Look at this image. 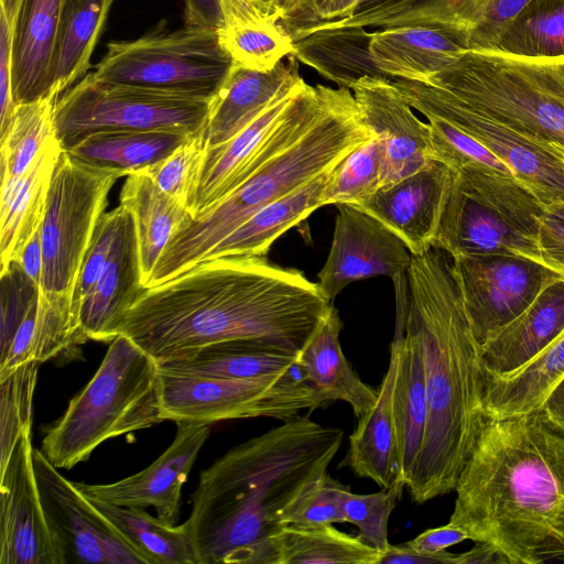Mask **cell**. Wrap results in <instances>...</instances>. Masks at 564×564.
Returning a JSON list of instances; mask_svg holds the SVG:
<instances>
[{"mask_svg":"<svg viewBox=\"0 0 564 564\" xmlns=\"http://www.w3.org/2000/svg\"><path fill=\"white\" fill-rule=\"evenodd\" d=\"M332 304L316 282L267 256L214 258L145 288L119 335L159 365L231 340H263L300 352Z\"/></svg>","mask_w":564,"mask_h":564,"instance_id":"1","label":"cell"},{"mask_svg":"<svg viewBox=\"0 0 564 564\" xmlns=\"http://www.w3.org/2000/svg\"><path fill=\"white\" fill-rule=\"evenodd\" d=\"M449 522L508 563L564 562V433L538 411L487 419Z\"/></svg>","mask_w":564,"mask_h":564,"instance_id":"2","label":"cell"},{"mask_svg":"<svg viewBox=\"0 0 564 564\" xmlns=\"http://www.w3.org/2000/svg\"><path fill=\"white\" fill-rule=\"evenodd\" d=\"M406 276L404 334L420 349L429 405L424 443L406 489L424 503L455 489L487 421L486 375L453 257L436 247L412 254Z\"/></svg>","mask_w":564,"mask_h":564,"instance_id":"3","label":"cell"},{"mask_svg":"<svg viewBox=\"0 0 564 564\" xmlns=\"http://www.w3.org/2000/svg\"><path fill=\"white\" fill-rule=\"evenodd\" d=\"M343 436L297 414L203 470L187 519L197 564H260L282 511L327 471Z\"/></svg>","mask_w":564,"mask_h":564,"instance_id":"4","label":"cell"},{"mask_svg":"<svg viewBox=\"0 0 564 564\" xmlns=\"http://www.w3.org/2000/svg\"><path fill=\"white\" fill-rule=\"evenodd\" d=\"M372 135L350 89L304 83L269 133L253 171L170 240L147 286L204 261L258 209L334 167Z\"/></svg>","mask_w":564,"mask_h":564,"instance_id":"5","label":"cell"},{"mask_svg":"<svg viewBox=\"0 0 564 564\" xmlns=\"http://www.w3.org/2000/svg\"><path fill=\"white\" fill-rule=\"evenodd\" d=\"M159 369L153 357L118 335L95 375L46 431L41 451L58 469H70L104 442L164 421Z\"/></svg>","mask_w":564,"mask_h":564,"instance_id":"6","label":"cell"},{"mask_svg":"<svg viewBox=\"0 0 564 564\" xmlns=\"http://www.w3.org/2000/svg\"><path fill=\"white\" fill-rule=\"evenodd\" d=\"M425 84L523 133L564 148V58L469 51Z\"/></svg>","mask_w":564,"mask_h":564,"instance_id":"7","label":"cell"},{"mask_svg":"<svg viewBox=\"0 0 564 564\" xmlns=\"http://www.w3.org/2000/svg\"><path fill=\"white\" fill-rule=\"evenodd\" d=\"M544 210L540 198L514 176L475 169L453 171L434 247L452 257L511 254L541 262Z\"/></svg>","mask_w":564,"mask_h":564,"instance_id":"8","label":"cell"},{"mask_svg":"<svg viewBox=\"0 0 564 564\" xmlns=\"http://www.w3.org/2000/svg\"><path fill=\"white\" fill-rule=\"evenodd\" d=\"M210 100L100 79L89 73L54 107L55 137L64 151L99 132L164 130L200 134Z\"/></svg>","mask_w":564,"mask_h":564,"instance_id":"9","label":"cell"},{"mask_svg":"<svg viewBox=\"0 0 564 564\" xmlns=\"http://www.w3.org/2000/svg\"><path fill=\"white\" fill-rule=\"evenodd\" d=\"M163 420L213 424L219 421L273 417L285 421L302 410L332 401L316 389L296 364L285 373L236 379L199 375L160 366Z\"/></svg>","mask_w":564,"mask_h":564,"instance_id":"10","label":"cell"},{"mask_svg":"<svg viewBox=\"0 0 564 564\" xmlns=\"http://www.w3.org/2000/svg\"><path fill=\"white\" fill-rule=\"evenodd\" d=\"M234 65L218 31L185 26L109 43L94 75L212 101Z\"/></svg>","mask_w":564,"mask_h":564,"instance_id":"11","label":"cell"},{"mask_svg":"<svg viewBox=\"0 0 564 564\" xmlns=\"http://www.w3.org/2000/svg\"><path fill=\"white\" fill-rule=\"evenodd\" d=\"M118 178L112 172L74 160L63 150L51 178L40 228L41 293L74 294L108 194Z\"/></svg>","mask_w":564,"mask_h":564,"instance_id":"12","label":"cell"},{"mask_svg":"<svg viewBox=\"0 0 564 564\" xmlns=\"http://www.w3.org/2000/svg\"><path fill=\"white\" fill-rule=\"evenodd\" d=\"M392 83L413 109L445 120L495 153L545 206L564 203L557 145L523 133L438 87L405 79Z\"/></svg>","mask_w":564,"mask_h":564,"instance_id":"13","label":"cell"},{"mask_svg":"<svg viewBox=\"0 0 564 564\" xmlns=\"http://www.w3.org/2000/svg\"><path fill=\"white\" fill-rule=\"evenodd\" d=\"M33 467L50 530L64 564H147L76 482L62 476L41 449Z\"/></svg>","mask_w":564,"mask_h":564,"instance_id":"14","label":"cell"},{"mask_svg":"<svg viewBox=\"0 0 564 564\" xmlns=\"http://www.w3.org/2000/svg\"><path fill=\"white\" fill-rule=\"evenodd\" d=\"M464 305L480 345L520 315L561 276L542 262L511 254L453 257Z\"/></svg>","mask_w":564,"mask_h":564,"instance_id":"15","label":"cell"},{"mask_svg":"<svg viewBox=\"0 0 564 564\" xmlns=\"http://www.w3.org/2000/svg\"><path fill=\"white\" fill-rule=\"evenodd\" d=\"M31 429L0 468V564H64L33 467Z\"/></svg>","mask_w":564,"mask_h":564,"instance_id":"16","label":"cell"},{"mask_svg":"<svg viewBox=\"0 0 564 564\" xmlns=\"http://www.w3.org/2000/svg\"><path fill=\"white\" fill-rule=\"evenodd\" d=\"M334 236L316 282L333 303L348 284L379 275H406L412 253L394 232L350 204L337 205Z\"/></svg>","mask_w":564,"mask_h":564,"instance_id":"17","label":"cell"},{"mask_svg":"<svg viewBox=\"0 0 564 564\" xmlns=\"http://www.w3.org/2000/svg\"><path fill=\"white\" fill-rule=\"evenodd\" d=\"M172 444L143 470L106 485L76 482L91 500L121 507L148 508L164 522L175 524L182 487L210 434V424L176 423Z\"/></svg>","mask_w":564,"mask_h":564,"instance_id":"18","label":"cell"},{"mask_svg":"<svg viewBox=\"0 0 564 564\" xmlns=\"http://www.w3.org/2000/svg\"><path fill=\"white\" fill-rule=\"evenodd\" d=\"M351 91L365 123L386 145L381 188L415 173L434 159L429 122L413 113L391 79L364 77Z\"/></svg>","mask_w":564,"mask_h":564,"instance_id":"19","label":"cell"},{"mask_svg":"<svg viewBox=\"0 0 564 564\" xmlns=\"http://www.w3.org/2000/svg\"><path fill=\"white\" fill-rule=\"evenodd\" d=\"M452 178L453 171L433 159L415 173L354 206L394 232L413 256L422 254L434 247Z\"/></svg>","mask_w":564,"mask_h":564,"instance_id":"20","label":"cell"},{"mask_svg":"<svg viewBox=\"0 0 564 564\" xmlns=\"http://www.w3.org/2000/svg\"><path fill=\"white\" fill-rule=\"evenodd\" d=\"M369 52L390 79L427 83L466 52V30L457 23L416 24L371 32Z\"/></svg>","mask_w":564,"mask_h":564,"instance_id":"21","label":"cell"},{"mask_svg":"<svg viewBox=\"0 0 564 564\" xmlns=\"http://www.w3.org/2000/svg\"><path fill=\"white\" fill-rule=\"evenodd\" d=\"M144 289L135 225L127 208L109 259L80 302L79 322L87 339L111 343Z\"/></svg>","mask_w":564,"mask_h":564,"instance_id":"22","label":"cell"},{"mask_svg":"<svg viewBox=\"0 0 564 564\" xmlns=\"http://www.w3.org/2000/svg\"><path fill=\"white\" fill-rule=\"evenodd\" d=\"M304 83L302 79L294 88L279 96L227 142L205 148L186 203L193 219L216 205L246 180L264 140Z\"/></svg>","mask_w":564,"mask_h":564,"instance_id":"23","label":"cell"},{"mask_svg":"<svg viewBox=\"0 0 564 564\" xmlns=\"http://www.w3.org/2000/svg\"><path fill=\"white\" fill-rule=\"evenodd\" d=\"M270 70L234 65L224 85L210 102L202 132L205 148L220 145L252 122L279 96L294 88L303 78L292 56Z\"/></svg>","mask_w":564,"mask_h":564,"instance_id":"24","label":"cell"},{"mask_svg":"<svg viewBox=\"0 0 564 564\" xmlns=\"http://www.w3.org/2000/svg\"><path fill=\"white\" fill-rule=\"evenodd\" d=\"M564 332V279L545 286L534 301L481 345L486 379L509 376L542 352Z\"/></svg>","mask_w":564,"mask_h":564,"instance_id":"25","label":"cell"},{"mask_svg":"<svg viewBox=\"0 0 564 564\" xmlns=\"http://www.w3.org/2000/svg\"><path fill=\"white\" fill-rule=\"evenodd\" d=\"M64 2H20L12 48V91L15 105L48 96V77Z\"/></svg>","mask_w":564,"mask_h":564,"instance_id":"26","label":"cell"},{"mask_svg":"<svg viewBox=\"0 0 564 564\" xmlns=\"http://www.w3.org/2000/svg\"><path fill=\"white\" fill-rule=\"evenodd\" d=\"M62 152L55 134L52 135L20 180L1 184L0 270L19 258L41 228L51 178Z\"/></svg>","mask_w":564,"mask_h":564,"instance_id":"27","label":"cell"},{"mask_svg":"<svg viewBox=\"0 0 564 564\" xmlns=\"http://www.w3.org/2000/svg\"><path fill=\"white\" fill-rule=\"evenodd\" d=\"M219 42L235 65L267 72L291 55L293 41L282 14L257 0H220Z\"/></svg>","mask_w":564,"mask_h":564,"instance_id":"28","label":"cell"},{"mask_svg":"<svg viewBox=\"0 0 564 564\" xmlns=\"http://www.w3.org/2000/svg\"><path fill=\"white\" fill-rule=\"evenodd\" d=\"M398 351L392 410L400 480L408 488L414 477L427 426V395L422 356L416 343L395 327Z\"/></svg>","mask_w":564,"mask_h":564,"instance_id":"29","label":"cell"},{"mask_svg":"<svg viewBox=\"0 0 564 564\" xmlns=\"http://www.w3.org/2000/svg\"><path fill=\"white\" fill-rule=\"evenodd\" d=\"M341 322L332 304L297 356L307 380L332 402L348 403L359 419L371 410L378 390L365 383L350 367L339 340Z\"/></svg>","mask_w":564,"mask_h":564,"instance_id":"30","label":"cell"},{"mask_svg":"<svg viewBox=\"0 0 564 564\" xmlns=\"http://www.w3.org/2000/svg\"><path fill=\"white\" fill-rule=\"evenodd\" d=\"M290 35L293 41L290 56L315 68L339 87L351 90L364 77L388 78L372 62L371 32L366 28L312 25L296 29Z\"/></svg>","mask_w":564,"mask_h":564,"instance_id":"31","label":"cell"},{"mask_svg":"<svg viewBox=\"0 0 564 564\" xmlns=\"http://www.w3.org/2000/svg\"><path fill=\"white\" fill-rule=\"evenodd\" d=\"M334 167L258 209L215 246L205 260L235 256H267L280 236L317 208L325 206V193Z\"/></svg>","mask_w":564,"mask_h":564,"instance_id":"32","label":"cell"},{"mask_svg":"<svg viewBox=\"0 0 564 564\" xmlns=\"http://www.w3.org/2000/svg\"><path fill=\"white\" fill-rule=\"evenodd\" d=\"M397 362L398 351L392 343L389 366L378 389L377 401L369 412L358 419L343 463L357 476L369 478L383 489L401 481L392 410Z\"/></svg>","mask_w":564,"mask_h":564,"instance_id":"33","label":"cell"},{"mask_svg":"<svg viewBox=\"0 0 564 564\" xmlns=\"http://www.w3.org/2000/svg\"><path fill=\"white\" fill-rule=\"evenodd\" d=\"M120 205L130 210L134 220L145 286L170 240L193 220V216L144 173L127 177L120 193Z\"/></svg>","mask_w":564,"mask_h":564,"instance_id":"34","label":"cell"},{"mask_svg":"<svg viewBox=\"0 0 564 564\" xmlns=\"http://www.w3.org/2000/svg\"><path fill=\"white\" fill-rule=\"evenodd\" d=\"M381 553L332 524H285L269 540L260 564H379Z\"/></svg>","mask_w":564,"mask_h":564,"instance_id":"35","label":"cell"},{"mask_svg":"<svg viewBox=\"0 0 564 564\" xmlns=\"http://www.w3.org/2000/svg\"><path fill=\"white\" fill-rule=\"evenodd\" d=\"M191 137L164 130L108 131L89 135L65 152L83 164L121 177L143 172Z\"/></svg>","mask_w":564,"mask_h":564,"instance_id":"36","label":"cell"},{"mask_svg":"<svg viewBox=\"0 0 564 564\" xmlns=\"http://www.w3.org/2000/svg\"><path fill=\"white\" fill-rule=\"evenodd\" d=\"M564 377V332L518 371L486 379L484 410L487 419L535 412Z\"/></svg>","mask_w":564,"mask_h":564,"instance_id":"37","label":"cell"},{"mask_svg":"<svg viewBox=\"0 0 564 564\" xmlns=\"http://www.w3.org/2000/svg\"><path fill=\"white\" fill-rule=\"evenodd\" d=\"M113 0H65L48 77V96L57 97L83 76Z\"/></svg>","mask_w":564,"mask_h":564,"instance_id":"38","label":"cell"},{"mask_svg":"<svg viewBox=\"0 0 564 564\" xmlns=\"http://www.w3.org/2000/svg\"><path fill=\"white\" fill-rule=\"evenodd\" d=\"M292 352L263 340H231L206 346L166 362L171 369L236 379H258L288 372L297 361Z\"/></svg>","mask_w":564,"mask_h":564,"instance_id":"39","label":"cell"},{"mask_svg":"<svg viewBox=\"0 0 564 564\" xmlns=\"http://www.w3.org/2000/svg\"><path fill=\"white\" fill-rule=\"evenodd\" d=\"M91 501L147 564H197L187 520L175 525L152 517L142 508Z\"/></svg>","mask_w":564,"mask_h":564,"instance_id":"40","label":"cell"},{"mask_svg":"<svg viewBox=\"0 0 564 564\" xmlns=\"http://www.w3.org/2000/svg\"><path fill=\"white\" fill-rule=\"evenodd\" d=\"M56 100L57 97L47 96L15 106L10 124L0 137L1 184L20 180L55 134Z\"/></svg>","mask_w":564,"mask_h":564,"instance_id":"41","label":"cell"},{"mask_svg":"<svg viewBox=\"0 0 564 564\" xmlns=\"http://www.w3.org/2000/svg\"><path fill=\"white\" fill-rule=\"evenodd\" d=\"M492 53L534 59L564 58V0H532Z\"/></svg>","mask_w":564,"mask_h":564,"instance_id":"42","label":"cell"},{"mask_svg":"<svg viewBox=\"0 0 564 564\" xmlns=\"http://www.w3.org/2000/svg\"><path fill=\"white\" fill-rule=\"evenodd\" d=\"M454 3L455 0H355L345 18L300 28L324 25L387 29L416 24L457 23Z\"/></svg>","mask_w":564,"mask_h":564,"instance_id":"43","label":"cell"},{"mask_svg":"<svg viewBox=\"0 0 564 564\" xmlns=\"http://www.w3.org/2000/svg\"><path fill=\"white\" fill-rule=\"evenodd\" d=\"M384 159V142L373 134L334 167L325 205H357L373 195L381 188Z\"/></svg>","mask_w":564,"mask_h":564,"instance_id":"44","label":"cell"},{"mask_svg":"<svg viewBox=\"0 0 564 564\" xmlns=\"http://www.w3.org/2000/svg\"><path fill=\"white\" fill-rule=\"evenodd\" d=\"M40 365L35 361L23 364L0 380V468L23 432L32 426V402Z\"/></svg>","mask_w":564,"mask_h":564,"instance_id":"45","label":"cell"},{"mask_svg":"<svg viewBox=\"0 0 564 564\" xmlns=\"http://www.w3.org/2000/svg\"><path fill=\"white\" fill-rule=\"evenodd\" d=\"M532 0H455L454 15L467 32L471 52H495L519 14Z\"/></svg>","mask_w":564,"mask_h":564,"instance_id":"46","label":"cell"},{"mask_svg":"<svg viewBox=\"0 0 564 564\" xmlns=\"http://www.w3.org/2000/svg\"><path fill=\"white\" fill-rule=\"evenodd\" d=\"M426 119L434 160L443 162L452 171L475 169L514 176L501 159L466 132L440 118Z\"/></svg>","mask_w":564,"mask_h":564,"instance_id":"47","label":"cell"},{"mask_svg":"<svg viewBox=\"0 0 564 564\" xmlns=\"http://www.w3.org/2000/svg\"><path fill=\"white\" fill-rule=\"evenodd\" d=\"M349 489L327 471L323 473L282 511L281 525L346 522L344 499Z\"/></svg>","mask_w":564,"mask_h":564,"instance_id":"48","label":"cell"},{"mask_svg":"<svg viewBox=\"0 0 564 564\" xmlns=\"http://www.w3.org/2000/svg\"><path fill=\"white\" fill-rule=\"evenodd\" d=\"M405 485L401 481L375 494H354L350 489L344 499L346 522L359 530V538L381 554L389 547V517L402 497Z\"/></svg>","mask_w":564,"mask_h":564,"instance_id":"49","label":"cell"},{"mask_svg":"<svg viewBox=\"0 0 564 564\" xmlns=\"http://www.w3.org/2000/svg\"><path fill=\"white\" fill-rule=\"evenodd\" d=\"M204 151L202 133L193 135L169 156L141 173L148 175L164 193L186 207Z\"/></svg>","mask_w":564,"mask_h":564,"instance_id":"50","label":"cell"},{"mask_svg":"<svg viewBox=\"0 0 564 564\" xmlns=\"http://www.w3.org/2000/svg\"><path fill=\"white\" fill-rule=\"evenodd\" d=\"M40 296V285L18 261L0 270V350L11 341L32 303Z\"/></svg>","mask_w":564,"mask_h":564,"instance_id":"51","label":"cell"},{"mask_svg":"<svg viewBox=\"0 0 564 564\" xmlns=\"http://www.w3.org/2000/svg\"><path fill=\"white\" fill-rule=\"evenodd\" d=\"M126 213L127 208L120 205L109 213H104L98 221L73 294L74 306L78 315L82 300L95 285L109 259Z\"/></svg>","mask_w":564,"mask_h":564,"instance_id":"52","label":"cell"},{"mask_svg":"<svg viewBox=\"0 0 564 564\" xmlns=\"http://www.w3.org/2000/svg\"><path fill=\"white\" fill-rule=\"evenodd\" d=\"M21 0H0V137L8 129L15 102L12 91V48Z\"/></svg>","mask_w":564,"mask_h":564,"instance_id":"53","label":"cell"},{"mask_svg":"<svg viewBox=\"0 0 564 564\" xmlns=\"http://www.w3.org/2000/svg\"><path fill=\"white\" fill-rule=\"evenodd\" d=\"M355 0H281V24L288 32L311 23L343 19Z\"/></svg>","mask_w":564,"mask_h":564,"instance_id":"54","label":"cell"},{"mask_svg":"<svg viewBox=\"0 0 564 564\" xmlns=\"http://www.w3.org/2000/svg\"><path fill=\"white\" fill-rule=\"evenodd\" d=\"M541 262L564 279V203L545 206L540 218Z\"/></svg>","mask_w":564,"mask_h":564,"instance_id":"55","label":"cell"},{"mask_svg":"<svg viewBox=\"0 0 564 564\" xmlns=\"http://www.w3.org/2000/svg\"><path fill=\"white\" fill-rule=\"evenodd\" d=\"M465 540H469L468 533L448 522L446 525L429 529L405 543L419 552L437 554Z\"/></svg>","mask_w":564,"mask_h":564,"instance_id":"56","label":"cell"},{"mask_svg":"<svg viewBox=\"0 0 564 564\" xmlns=\"http://www.w3.org/2000/svg\"><path fill=\"white\" fill-rule=\"evenodd\" d=\"M223 21L220 0H185V26L219 31Z\"/></svg>","mask_w":564,"mask_h":564,"instance_id":"57","label":"cell"},{"mask_svg":"<svg viewBox=\"0 0 564 564\" xmlns=\"http://www.w3.org/2000/svg\"><path fill=\"white\" fill-rule=\"evenodd\" d=\"M456 555L447 551L437 554H427L419 552L406 543L401 545H392L381 554L379 564H455Z\"/></svg>","mask_w":564,"mask_h":564,"instance_id":"58","label":"cell"},{"mask_svg":"<svg viewBox=\"0 0 564 564\" xmlns=\"http://www.w3.org/2000/svg\"><path fill=\"white\" fill-rule=\"evenodd\" d=\"M538 412L550 425L564 433V377L550 391Z\"/></svg>","mask_w":564,"mask_h":564,"instance_id":"59","label":"cell"},{"mask_svg":"<svg viewBox=\"0 0 564 564\" xmlns=\"http://www.w3.org/2000/svg\"><path fill=\"white\" fill-rule=\"evenodd\" d=\"M18 261L24 271L40 285L42 275V245L40 229L33 235L23 248Z\"/></svg>","mask_w":564,"mask_h":564,"instance_id":"60","label":"cell"},{"mask_svg":"<svg viewBox=\"0 0 564 564\" xmlns=\"http://www.w3.org/2000/svg\"><path fill=\"white\" fill-rule=\"evenodd\" d=\"M480 563H508L505 556H502L492 546L475 542V546L462 554L456 555L455 564H480Z\"/></svg>","mask_w":564,"mask_h":564,"instance_id":"61","label":"cell"},{"mask_svg":"<svg viewBox=\"0 0 564 564\" xmlns=\"http://www.w3.org/2000/svg\"><path fill=\"white\" fill-rule=\"evenodd\" d=\"M257 1L268 6L270 8L276 9V10H279L281 12V10H280V2H281V0H257Z\"/></svg>","mask_w":564,"mask_h":564,"instance_id":"62","label":"cell"},{"mask_svg":"<svg viewBox=\"0 0 564 564\" xmlns=\"http://www.w3.org/2000/svg\"><path fill=\"white\" fill-rule=\"evenodd\" d=\"M558 150H560V153H561V156H562V165H563V171H564V148L563 147H558Z\"/></svg>","mask_w":564,"mask_h":564,"instance_id":"63","label":"cell"}]
</instances>
